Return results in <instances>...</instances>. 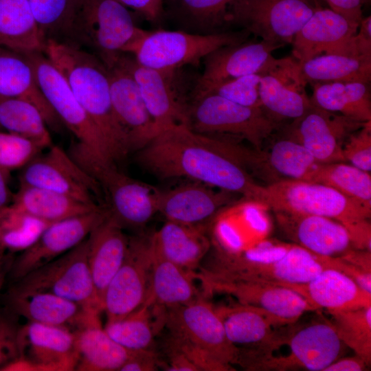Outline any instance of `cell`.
Returning <instances> with one entry per match:
<instances>
[{
  "label": "cell",
  "mask_w": 371,
  "mask_h": 371,
  "mask_svg": "<svg viewBox=\"0 0 371 371\" xmlns=\"http://www.w3.org/2000/svg\"><path fill=\"white\" fill-rule=\"evenodd\" d=\"M135 159L157 178H185L256 203L262 188L244 166L238 141L203 135L184 124L158 133L136 151Z\"/></svg>",
  "instance_id": "obj_1"
},
{
  "label": "cell",
  "mask_w": 371,
  "mask_h": 371,
  "mask_svg": "<svg viewBox=\"0 0 371 371\" xmlns=\"http://www.w3.org/2000/svg\"><path fill=\"white\" fill-rule=\"evenodd\" d=\"M43 53L97 127L111 161L124 159L131 149L113 110L108 69L103 62L94 54L54 41L45 42Z\"/></svg>",
  "instance_id": "obj_2"
},
{
  "label": "cell",
  "mask_w": 371,
  "mask_h": 371,
  "mask_svg": "<svg viewBox=\"0 0 371 371\" xmlns=\"http://www.w3.org/2000/svg\"><path fill=\"white\" fill-rule=\"evenodd\" d=\"M289 324L265 344L238 348L236 365L245 370L323 371L340 358L345 344L331 322L317 320L298 328Z\"/></svg>",
  "instance_id": "obj_3"
},
{
  "label": "cell",
  "mask_w": 371,
  "mask_h": 371,
  "mask_svg": "<svg viewBox=\"0 0 371 371\" xmlns=\"http://www.w3.org/2000/svg\"><path fill=\"white\" fill-rule=\"evenodd\" d=\"M69 155L98 182L106 200L104 210L123 228L142 229L158 213L160 190L79 148L74 146Z\"/></svg>",
  "instance_id": "obj_4"
},
{
  "label": "cell",
  "mask_w": 371,
  "mask_h": 371,
  "mask_svg": "<svg viewBox=\"0 0 371 371\" xmlns=\"http://www.w3.org/2000/svg\"><path fill=\"white\" fill-rule=\"evenodd\" d=\"M191 130L210 136L246 140L256 150L281 125L261 107L240 105L219 95L201 93L192 96L187 109V124Z\"/></svg>",
  "instance_id": "obj_5"
},
{
  "label": "cell",
  "mask_w": 371,
  "mask_h": 371,
  "mask_svg": "<svg viewBox=\"0 0 371 371\" xmlns=\"http://www.w3.org/2000/svg\"><path fill=\"white\" fill-rule=\"evenodd\" d=\"M246 30L198 34L182 30H158L144 34L127 49L142 66L162 71H175L183 66L199 65L210 52L223 46L249 40Z\"/></svg>",
  "instance_id": "obj_6"
},
{
  "label": "cell",
  "mask_w": 371,
  "mask_h": 371,
  "mask_svg": "<svg viewBox=\"0 0 371 371\" xmlns=\"http://www.w3.org/2000/svg\"><path fill=\"white\" fill-rule=\"evenodd\" d=\"M117 0H81L74 27L76 47L93 49L106 67L144 32Z\"/></svg>",
  "instance_id": "obj_7"
},
{
  "label": "cell",
  "mask_w": 371,
  "mask_h": 371,
  "mask_svg": "<svg viewBox=\"0 0 371 371\" xmlns=\"http://www.w3.org/2000/svg\"><path fill=\"white\" fill-rule=\"evenodd\" d=\"M275 211L328 217L348 230L370 218L371 211L324 184L280 180L261 188L256 202Z\"/></svg>",
  "instance_id": "obj_8"
},
{
  "label": "cell",
  "mask_w": 371,
  "mask_h": 371,
  "mask_svg": "<svg viewBox=\"0 0 371 371\" xmlns=\"http://www.w3.org/2000/svg\"><path fill=\"white\" fill-rule=\"evenodd\" d=\"M88 236L78 245L16 280L11 291L47 292L101 313L90 271Z\"/></svg>",
  "instance_id": "obj_9"
},
{
  "label": "cell",
  "mask_w": 371,
  "mask_h": 371,
  "mask_svg": "<svg viewBox=\"0 0 371 371\" xmlns=\"http://www.w3.org/2000/svg\"><path fill=\"white\" fill-rule=\"evenodd\" d=\"M319 8L316 0H233L227 21L282 47Z\"/></svg>",
  "instance_id": "obj_10"
},
{
  "label": "cell",
  "mask_w": 371,
  "mask_h": 371,
  "mask_svg": "<svg viewBox=\"0 0 371 371\" xmlns=\"http://www.w3.org/2000/svg\"><path fill=\"white\" fill-rule=\"evenodd\" d=\"M22 53L32 65L38 86L45 98L64 126L78 139L76 145L102 160L111 162L97 127L77 100L60 71L43 52Z\"/></svg>",
  "instance_id": "obj_11"
},
{
  "label": "cell",
  "mask_w": 371,
  "mask_h": 371,
  "mask_svg": "<svg viewBox=\"0 0 371 371\" xmlns=\"http://www.w3.org/2000/svg\"><path fill=\"white\" fill-rule=\"evenodd\" d=\"M164 330L174 338L202 349L226 364L236 365L238 348L228 340L214 304L205 297L166 308Z\"/></svg>",
  "instance_id": "obj_12"
},
{
  "label": "cell",
  "mask_w": 371,
  "mask_h": 371,
  "mask_svg": "<svg viewBox=\"0 0 371 371\" xmlns=\"http://www.w3.org/2000/svg\"><path fill=\"white\" fill-rule=\"evenodd\" d=\"M153 259L150 236L129 237L125 259L103 296L102 308L106 321L122 318L146 302L149 294Z\"/></svg>",
  "instance_id": "obj_13"
},
{
  "label": "cell",
  "mask_w": 371,
  "mask_h": 371,
  "mask_svg": "<svg viewBox=\"0 0 371 371\" xmlns=\"http://www.w3.org/2000/svg\"><path fill=\"white\" fill-rule=\"evenodd\" d=\"M19 185L55 191L95 206H99L96 201L102 192L98 182L69 153L54 144L21 168Z\"/></svg>",
  "instance_id": "obj_14"
},
{
  "label": "cell",
  "mask_w": 371,
  "mask_h": 371,
  "mask_svg": "<svg viewBox=\"0 0 371 371\" xmlns=\"http://www.w3.org/2000/svg\"><path fill=\"white\" fill-rule=\"evenodd\" d=\"M194 276L201 284L204 297L227 294L240 304L265 310L288 324H295L305 312L315 311L300 294L279 284L219 278L199 271L194 272Z\"/></svg>",
  "instance_id": "obj_15"
},
{
  "label": "cell",
  "mask_w": 371,
  "mask_h": 371,
  "mask_svg": "<svg viewBox=\"0 0 371 371\" xmlns=\"http://www.w3.org/2000/svg\"><path fill=\"white\" fill-rule=\"evenodd\" d=\"M259 96L262 109L281 124L302 116L312 105L305 90L300 63L293 57L273 56L260 72Z\"/></svg>",
  "instance_id": "obj_16"
},
{
  "label": "cell",
  "mask_w": 371,
  "mask_h": 371,
  "mask_svg": "<svg viewBox=\"0 0 371 371\" xmlns=\"http://www.w3.org/2000/svg\"><path fill=\"white\" fill-rule=\"evenodd\" d=\"M119 58L137 83L153 122L155 135L170 126L187 124L188 104L183 101L180 93L178 70L162 71L146 67L126 53L122 54Z\"/></svg>",
  "instance_id": "obj_17"
},
{
  "label": "cell",
  "mask_w": 371,
  "mask_h": 371,
  "mask_svg": "<svg viewBox=\"0 0 371 371\" xmlns=\"http://www.w3.org/2000/svg\"><path fill=\"white\" fill-rule=\"evenodd\" d=\"M360 122L313 104L286 128L289 137L301 144L320 163L346 162L343 146L346 139L361 128Z\"/></svg>",
  "instance_id": "obj_18"
},
{
  "label": "cell",
  "mask_w": 371,
  "mask_h": 371,
  "mask_svg": "<svg viewBox=\"0 0 371 371\" xmlns=\"http://www.w3.org/2000/svg\"><path fill=\"white\" fill-rule=\"evenodd\" d=\"M106 214L104 208L49 224L14 262L11 276L18 280L57 258L84 240Z\"/></svg>",
  "instance_id": "obj_19"
},
{
  "label": "cell",
  "mask_w": 371,
  "mask_h": 371,
  "mask_svg": "<svg viewBox=\"0 0 371 371\" xmlns=\"http://www.w3.org/2000/svg\"><path fill=\"white\" fill-rule=\"evenodd\" d=\"M18 345L28 371L75 370V337L67 328L28 322L18 329Z\"/></svg>",
  "instance_id": "obj_20"
},
{
  "label": "cell",
  "mask_w": 371,
  "mask_h": 371,
  "mask_svg": "<svg viewBox=\"0 0 371 371\" xmlns=\"http://www.w3.org/2000/svg\"><path fill=\"white\" fill-rule=\"evenodd\" d=\"M274 213L282 233L293 244L315 254L340 258L355 249L347 228L336 220L289 212Z\"/></svg>",
  "instance_id": "obj_21"
},
{
  "label": "cell",
  "mask_w": 371,
  "mask_h": 371,
  "mask_svg": "<svg viewBox=\"0 0 371 371\" xmlns=\"http://www.w3.org/2000/svg\"><path fill=\"white\" fill-rule=\"evenodd\" d=\"M237 194L191 181L168 190H159L158 213L166 221L207 225L234 201Z\"/></svg>",
  "instance_id": "obj_22"
},
{
  "label": "cell",
  "mask_w": 371,
  "mask_h": 371,
  "mask_svg": "<svg viewBox=\"0 0 371 371\" xmlns=\"http://www.w3.org/2000/svg\"><path fill=\"white\" fill-rule=\"evenodd\" d=\"M119 58L106 67L111 102L116 118L128 139L131 152H136L155 135V131L137 83Z\"/></svg>",
  "instance_id": "obj_23"
},
{
  "label": "cell",
  "mask_w": 371,
  "mask_h": 371,
  "mask_svg": "<svg viewBox=\"0 0 371 371\" xmlns=\"http://www.w3.org/2000/svg\"><path fill=\"white\" fill-rule=\"evenodd\" d=\"M278 45L260 41L245 42L219 47L203 59V71L193 91L243 76L260 73L273 57Z\"/></svg>",
  "instance_id": "obj_24"
},
{
  "label": "cell",
  "mask_w": 371,
  "mask_h": 371,
  "mask_svg": "<svg viewBox=\"0 0 371 371\" xmlns=\"http://www.w3.org/2000/svg\"><path fill=\"white\" fill-rule=\"evenodd\" d=\"M342 261L339 258H329L315 254L295 244H292L280 258L256 265L227 276L224 279L254 280L281 285L306 283L326 269L341 271Z\"/></svg>",
  "instance_id": "obj_25"
},
{
  "label": "cell",
  "mask_w": 371,
  "mask_h": 371,
  "mask_svg": "<svg viewBox=\"0 0 371 371\" xmlns=\"http://www.w3.org/2000/svg\"><path fill=\"white\" fill-rule=\"evenodd\" d=\"M300 69L304 81L311 85L335 82L370 84L371 45L355 34L343 49L301 62Z\"/></svg>",
  "instance_id": "obj_26"
},
{
  "label": "cell",
  "mask_w": 371,
  "mask_h": 371,
  "mask_svg": "<svg viewBox=\"0 0 371 371\" xmlns=\"http://www.w3.org/2000/svg\"><path fill=\"white\" fill-rule=\"evenodd\" d=\"M283 286L300 294L315 311H348L371 306V293L335 269H326L306 283Z\"/></svg>",
  "instance_id": "obj_27"
},
{
  "label": "cell",
  "mask_w": 371,
  "mask_h": 371,
  "mask_svg": "<svg viewBox=\"0 0 371 371\" xmlns=\"http://www.w3.org/2000/svg\"><path fill=\"white\" fill-rule=\"evenodd\" d=\"M128 244L124 228L106 212L88 236V262L101 307L105 290L124 262Z\"/></svg>",
  "instance_id": "obj_28"
},
{
  "label": "cell",
  "mask_w": 371,
  "mask_h": 371,
  "mask_svg": "<svg viewBox=\"0 0 371 371\" xmlns=\"http://www.w3.org/2000/svg\"><path fill=\"white\" fill-rule=\"evenodd\" d=\"M209 225H193L166 221L150 236L154 251L165 259L196 272L211 248Z\"/></svg>",
  "instance_id": "obj_29"
},
{
  "label": "cell",
  "mask_w": 371,
  "mask_h": 371,
  "mask_svg": "<svg viewBox=\"0 0 371 371\" xmlns=\"http://www.w3.org/2000/svg\"><path fill=\"white\" fill-rule=\"evenodd\" d=\"M343 16L322 7L311 16L292 43L293 57L304 62L344 46L357 32Z\"/></svg>",
  "instance_id": "obj_30"
},
{
  "label": "cell",
  "mask_w": 371,
  "mask_h": 371,
  "mask_svg": "<svg viewBox=\"0 0 371 371\" xmlns=\"http://www.w3.org/2000/svg\"><path fill=\"white\" fill-rule=\"evenodd\" d=\"M0 97L25 100L41 113L47 125L59 130L63 124L45 98L32 65L22 52L0 46Z\"/></svg>",
  "instance_id": "obj_31"
},
{
  "label": "cell",
  "mask_w": 371,
  "mask_h": 371,
  "mask_svg": "<svg viewBox=\"0 0 371 371\" xmlns=\"http://www.w3.org/2000/svg\"><path fill=\"white\" fill-rule=\"evenodd\" d=\"M228 340L238 348H255L292 324L262 308L240 303L214 305Z\"/></svg>",
  "instance_id": "obj_32"
},
{
  "label": "cell",
  "mask_w": 371,
  "mask_h": 371,
  "mask_svg": "<svg viewBox=\"0 0 371 371\" xmlns=\"http://www.w3.org/2000/svg\"><path fill=\"white\" fill-rule=\"evenodd\" d=\"M10 300L13 310L28 322L65 327L72 331L100 314L47 292L10 291Z\"/></svg>",
  "instance_id": "obj_33"
},
{
  "label": "cell",
  "mask_w": 371,
  "mask_h": 371,
  "mask_svg": "<svg viewBox=\"0 0 371 371\" xmlns=\"http://www.w3.org/2000/svg\"><path fill=\"white\" fill-rule=\"evenodd\" d=\"M99 315L73 331L77 355L75 370L120 371L135 352L125 348L107 334Z\"/></svg>",
  "instance_id": "obj_34"
},
{
  "label": "cell",
  "mask_w": 371,
  "mask_h": 371,
  "mask_svg": "<svg viewBox=\"0 0 371 371\" xmlns=\"http://www.w3.org/2000/svg\"><path fill=\"white\" fill-rule=\"evenodd\" d=\"M321 164L301 144L288 137L273 143L267 152L257 150L255 174L273 179V182L295 180L313 183Z\"/></svg>",
  "instance_id": "obj_35"
},
{
  "label": "cell",
  "mask_w": 371,
  "mask_h": 371,
  "mask_svg": "<svg viewBox=\"0 0 371 371\" xmlns=\"http://www.w3.org/2000/svg\"><path fill=\"white\" fill-rule=\"evenodd\" d=\"M166 311L146 300L126 316L106 321L104 328L114 341L128 350L155 349L156 338L164 330Z\"/></svg>",
  "instance_id": "obj_36"
},
{
  "label": "cell",
  "mask_w": 371,
  "mask_h": 371,
  "mask_svg": "<svg viewBox=\"0 0 371 371\" xmlns=\"http://www.w3.org/2000/svg\"><path fill=\"white\" fill-rule=\"evenodd\" d=\"M195 280L194 272L165 259L153 249L148 300L165 308L190 303L204 297Z\"/></svg>",
  "instance_id": "obj_37"
},
{
  "label": "cell",
  "mask_w": 371,
  "mask_h": 371,
  "mask_svg": "<svg viewBox=\"0 0 371 371\" xmlns=\"http://www.w3.org/2000/svg\"><path fill=\"white\" fill-rule=\"evenodd\" d=\"M233 0H164V12L181 30L198 34L227 31Z\"/></svg>",
  "instance_id": "obj_38"
},
{
  "label": "cell",
  "mask_w": 371,
  "mask_h": 371,
  "mask_svg": "<svg viewBox=\"0 0 371 371\" xmlns=\"http://www.w3.org/2000/svg\"><path fill=\"white\" fill-rule=\"evenodd\" d=\"M310 98L313 104L360 122L371 121L370 84L361 82L317 83Z\"/></svg>",
  "instance_id": "obj_39"
},
{
  "label": "cell",
  "mask_w": 371,
  "mask_h": 371,
  "mask_svg": "<svg viewBox=\"0 0 371 371\" xmlns=\"http://www.w3.org/2000/svg\"><path fill=\"white\" fill-rule=\"evenodd\" d=\"M12 204L41 220L54 223L100 208L47 189L19 185Z\"/></svg>",
  "instance_id": "obj_40"
},
{
  "label": "cell",
  "mask_w": 371,
  "mask_h": 371,
  "mask_svg": "<svg viewBox=\"0 0 371 371\" xmlns=\"http://www.w3.org/2000/svg\"><path fill=\"white\" fill-rule=\"evenodd\" d=\"M0 46L19 52H43L45 43L28 0H0Z\"/></svg>",
  "instance_id": "obj_41"
},
{
  "label": "cell",
  "mask_w": 371,
  "mask_h": 371,
  "mask_svg": "<svg viewBox=\"0 0 371 371\" xmlns=\"http://www.w3.org/2000/svg\"><path fill=\"white\" fill-rule=\"evenodd\" d=\"M40 111L25 100L0 97V130L26 139L43 150L53 142Z\"/></svg>",
  "instance_id": "obj_42"
},
{
  "label": "cell",
  "mask_w": 371,
  "mask_h": 371,
  "mask_svg": "<svg viewBox=\"0 0 371 371\" xmlns=\"http://www.w3.org/2000/svg\"><path fill=\"white\" fill-rule=\"evenodd\" d=\"M45 43L54 41L75 47L74 27L81 0H28Z\"/></svg>",
  "instance_id": "obj_43"
},
{
  "label": "cell",
  "mask_w": 371,
  "mask_h": 371,
  "mask_svg": "<svg viewBox=\"0 0 371 371\" xmlns=\"http://www.w3.org/2000/svg\"><path fill=\"white\" fill-rule=\"evenodd\" d=\"M329 186L357 205L371 211V177L346 162L321 164L313 181Z\"/></svg>",
  "instance_id": "obj_44"
},
{
  "label": "cell",
  "mask_w": 371,
  "mask_h": 371,
  "mask_svg": "<svg viewBox=\"0 0 371 371\" xmlns=\"http://www.w3.org/2000/svg\"><path fill=\"white\" fill-rule=\"evenodd\" d=\"M51 223L10 203L0 209V246L5 251H23Z\"/></svg>",
  "instance_id": "obj_45"
},
{
  "label": "cell",
  "mask_w": 371,
  "mask_h": 371,
  "mask_svg": "<svg viewBox=\"0 0 371 371\" xmlns=\"http://www.w3.org/2000/svg\"><path fill=\"white\" fill-rule=\"evenodd\" d=\"M341 341L368 365L371 363V306L348 311H328Z\"/></svg>",
  "instance_id": "obj_46"
},
{
  "label": "cell",
  "mask_w": 371,
  "mask_h": 371,
  "mask_svg": "<svg viewBox=\"0 0 371 371\" xmlns=\"http://www.w3.org/2000/svg\"><path fill=\"white\" fill-rule=\"evenodd\" d=\"M260 77V73L243 76L192 91V95L215 94L240 105L262 108L258 91Z\"/></svg>",
  "instance_id": "obj_47"
},
{
  "label": "cell",
  "mask_w": 371,
  "mask_h": 371,
  "mask_svg": "<svg viewBox=\"0 0 371 371\" xmlns=\"http://www.w3.org/2000/svg\"><path fill=\"white\" fill-rule=\"evenodd\" d=\"M43 150L26 139L0 130V169L10 172L22 168Z\"/></svg>",
  "instance_id": "obj_48"
},
{
  "label": "cell",
  "mask_w": 371,
  "mask_h": 371,
  "mask_svg": "<svg viewBox=\"0 0 371 371\" xmlns=\"http://www.w3.org/2000/svg\"><path fill=\"white\" fill-rule=\"evenodd\" d=\"M342 151L346 161L363 171H371V121L346 139Z\"/></svg>",
  "instance_id": "obj_49"
},
{
  "label": "cell",
  "mask_w": 371,
  "mask_h": 371,
  "mask_svg": "<svg viewBox=\"0 0 371 371\" xmlns=\"http://www.w3.org/2000/svg\"><path fill=\"white\" fill-rule=\"evenodd\" d=\"M18 357V329L0 314V368Z\"/></svg>",
  "instance_id": "obj_50"
},
{
  "label": "cell",
  "mask_w": 371,
  "mask_h": 371,
  "mask_svg": "<svg viewBox=\"0 0 371 371\" xmlns=\"http://www.w3.org/2000/svg\"><path fill=\"white\" fill-rule=\"evenodd\" d=\"M162 368V360L155 349L135 351L120 371H155Z\"/></svg>",
  "instance_id": "obj_51"
},
{
  "label": "cell",
  "mask_w": 371,
  "mask_h": 371,
  "mask_svg": "<svg viewBox=\"0 0 371 371\" xmlns=\"http://www.w3.org/2000/svg\"><path fill=\"white\" fill-rule=\"evenodd\" d=\"M330 9L343 16L352 25L359 27L363 19L361 0H324Z\"/></svg>",
  "instance_id": "obj_52"
},
{
  "label": "cell",
  "mask_w": 371,
  "mask_h": 371,
  "mask_svg": "<svg viewBox=\"0 0 371 371\" xmlns=\"http://www.w3.org/2000/svg\"><path fill=\"white\" fill-rule=\"evenodd\" d=\"M126 8L135 10L146 20L157 22L164 14V0H117Z\"/></svg>",
  "instance_id": "obj_53"
},
{
  "label": "cell",
  "mask_w": 371,
  "mask_h": 371,
  "mask_svg": "<svg viewBox=\"0 0 371 371\" xmlns=\"http://www.w3.org/2000/svg\"><path fill=\"white\" fill-rule=\"evenodd\" d=\"M366 362L359 356L339 358L323 371H362L368 368Z\"/></svg>",
  "instance_id": "obj_54"
},
{
  "label": "cell",
  "mask_w": 371,
  "mask_h": 371,
  "mask_svg": "<svg viewBox=\"0 0 371 371\" xmlns=\"http://www.w3.org/2000/svg\"><path fill=\"white\" fill-rule=\"evenodd\" d=\"M340 258L362 271L371 273V251H370L352 249Z\"/></svg>",
  "instance_id": "obj_55"
},
{
  "label": "cell",
  "mask_w": 371,
  "mask_h": 371,
  "mask_svg": "<svg viewBox=\"0 0 371 371\" xmlns=\"http://www.w3.org/2000/svg\"><path fill=\"white\" fill-rule=\"evenodd\" d=\"M10 172L0 169V209L10 205L13 194L9 188Z\"/></svg>",
  "instance_id": "obj_56"
},
{
  "label": "cell",
  "mask_w": 371,
  "mask_h": 371,
  "mask_svg": "<svg viewBox=\"0 0 371 371\" xmlns=\"http://www.w3.org/2000/svg\"><path fill=\"white\" fill-rule=\"evenodd\" d=\"M5 250L0 246V270L3 268V262H4V258H5Z\"/></svg>",
  "instance_id": "obj_57"
},
{
  "label": "cell",
  "mask_w": 371,
  "mask_h": 371,
  "mask_svg": "<svg viewBox=\"0 0 371 371\" xmlns=\"http://www.w3.org/2000/svg\"><path fill=\"white\" fill-rule=\"evenodd\" d=\"M5 272L3 269V268H2L1 270H0V291L2 288V286L3 284V282H4V279H5Z\"/></svg>",
  "instance_id": "obj_58"
},
{
  "label": "cell",
  "mask_w": 371,
  "mask_h": 371,
  "mask_svg": "<svg viewBox=\"0 0 371 371\" xmlns=\"http://www.w3.org/2000/svg\"><path fill=\"white\" fill-rule=\"evenodd\" d=\"M366 0H361L362 3H363Z\"/></svg>",
  "instance_id": "obj_59"
}]
</instances>
